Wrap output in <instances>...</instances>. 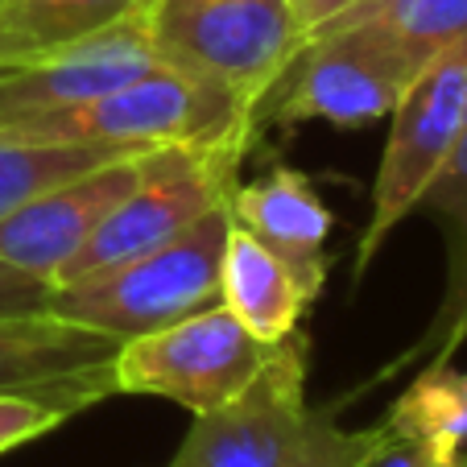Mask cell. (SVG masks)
<instances>
[{"label": "cell", "instance_id": "1", "mask_svg": "<svg viewBox=\"0 0 467 467\" xmlns=\"http://www.w3.org/2000/svg\"><path fill=\"white\" fill-rule=\"evenodd\" d=\"M232 215L228 199L207 215L178 232L174 240L132 256V261L108 265L99 274L79 282L54 285L46 310L67 323H83L108 331L124 344L132 336H150L158 327L191 318L199 310L220 306V269L223 240H228Z\"/></svg>", "mask_w": 467, "mask_h": 467}, {"label": "cell", "instance_id": "2", "mask_svg": "<svg viewBox=\"0 0 467 467\" xmlns=\"http://www.w3.org/2000/svg\"><path fill=\"white\" fill-rule=\"evenodd\" d=\"M0 129L34 137V141L182 145V150H215V145L248 150L256 137L253 112L240 99H232L223 88L174 71L166 62H153L141 79L124 83L91 104L26 116V120L0 124Z\"/></svg>", "mask_w": 467, "mask_h": 467}, {"label": "cell", "instance_id": "3", "mask_svg": "<svg viewBox=\"0 0 467 467\" xmlns=\"http://www.w3.org/2000/svg\"><path fill=\"white\" fill-rule=\"evenodd\" d=\"M410 79L414 71L377 21L336 17L302 37L285 71L261 96L253 124L294 129L306 120H327L339 129H364L393 116Z\"/></svg>", "mask_w": 467, "mask_h": 467}, {"label": "cell", "instance_id": "4", "mask_svg": "<svg viewBox=\"0 0 467 467\" xmlns=\"http://www.w3.org/2000/svg\"><path fill=\"white\" fill-rule=\"evenodd\" d=\"M141 17L153 58L223 88L248 112L302 46L290 0H153Z\"/></svg>", "mask_w": 467, "mask_h": 467}, {"label": "cell", "instance_id": "5", "mask_svg": "<svg viewBox=\"0 0 467 467\" xmlns=\"http://www.w3.org/2000/svg\"><path fill=\"white\" fill-rule=\"evenodd\" d=\"M467 129V37L451 50L434 54L422 71L410 79L406 96L393 108L380 170L368 199V223L356 240L352 282L360 285L368 265L385 248L389 232L414 215L418 194L426 191L447 153L455 150L459 132Z\"/></svg>", "mask_w": 467, "mask_h": 467}, {"label": "cell", "instance_id": "6", "mask_svg": "<svg viewBox=\"0 0 467 467\" xmlns=\"http://www.w3.org/2000/svg\"><path fill=\"white\" fill-rule=\"evenodd\" d=\"M274 348L248 336L228 306L199 310L150 336L124 339L116 352V393L166 397L191 414H207L232 401Z\"/></svg>", "mask_w": 467, "mask_h": 467}, {"label": "cell", "instance_id": "7", "mask_svg": "<svg viewBox=\"0 0 467 467\" xmlns=\"http://www.w3.org/2000/svg\"><path fill=\"white\" fill-rule=\"evenodd\" d=\"M248 150L240 145H215V150H182L170 145L158 158L153 174L96 228V236L67 261L54 285L91 277L108 265L132 261L150 248L174 240L199 215L220 207L240 182V161Z\"/></svg>", "mask_w": 467, "mask_h": 467}, {"label": "cell", "instance_id": "8", "mask_svg": "<svg viewBox=\"0 0 467 467\" xmlns=\"http://www.w3.org/2000/svg\"><path fill=\"white\" fill-rule=\"evenodd\" d=\"M306 372V336L294 331L232 401L194 414L182 447L166 467H274L310 418Z\"/></svg>", "mask_w": 467, "mask_h": 467}, {"label": "cell", "instance_id": "9", "mask_svg": "<svg viewBox=\"0 0 467 467\" xmlns=\"http://www.w3.org/2000/svg\"><path fill=\"white\" fill-rule=\"evenodd\" d=\"M166 150L170 145H150V150L124 153V158L83 170V174L34 194L29 203H21L17 212L0 220V261L54 285L67 261L153 174Z\"/></svg>", "mask_w": 467, "mask_h": 467}, {"label": "cell", "instance_id": "10", "mask_svg": "<svg viewBox=\"0 0 467 467\" xmlns=\"http://www.w3.org/2000/svg\"><path fill=\"white\" fill-rule=\"evenodd\" d=\"M116 336L50 310L0 315V393L37 397L75 418L116 397Z\"/></svg>", "mask_w": 467, "mask_h": 467}, {"label": "cell", "instance_id": "11", "mask_svg": "<svg viewBox=\"0 0 467 467\" xmlns=\"http://www.w3.org/2000/svg\"><path fill=\"white\" fill-rule=\"evenodd\" d=\"M153 62L158 58H153L150 37H145V17L129 13L99 34H88L54 54H42L26 67H9L0 75V124L91 104L124 83L141 79Z\"/></svg>", "mask_w": 467, "mask_h": 467}, {"label": "cell", "instance_id": "12", "mask_svg": "<svg viewBox=\"0 0 467 467\" xmlns=\"http://www.w3.org/2000/svg\"><path fill=\"white\" fill-rule=\"evenodd\" d=\"M414 212L431 215L442 228V240H447V282H442V298L414 344L401 348L377 377H364L360 385L348 389L344 397H331L339 410H348L356 397L397 380L401 372H418V368H426V364H451V356L467 344V129L459 132L455 150L447 153L439 174L418 194Z\"/></svg>", "mask_w": 467, "mask_h": 467}, {"label": "cell", "instance_id": "13", "mask_svg": "<svg viewBox=\"0 0 467 467\" xmlns=\"http://www.w3.org/2000/svg\"><path fill=\"white\" fill-rule=\"evenodd\" d=\"M228 215L236 228L274 248L310 290L323 294L331 269L327 236L336 232V215L302 170L274 166L253 182H236L228 194Z\"/></svg>", "mask_w": 467, "mask_h": 467}, {"label": "cell", "instance_id": "14", "mask_svg": "<svg viewBox=\"0 0 467 467\" xmlns=\"http://www.w3.org/2000/svg\"><path fill=\"white\" fill-rule=\"evenodd\" d=\"M318 294L294 274L290 265L265 248L256 236L232 223L223 240V269H220V306L236 315L253 339L282 344L302 327L310 302Z\"/></svg>", "mask_w": 467, "mask_h": 467}, {"label": "cell", "instance_id": "15", "mask_svg": "<svg viewBox=\"0 0 467 467\" xmlns=\"http://www.w3.org/2000/svg\"><path fill=\"white\" fill-rule=\"evenodd\" d=\"M393 439L418 442L434 467H467V368L426 364L380 418Z\"/></svg>", "mask_w": 467, "mask_h": 467}, {"label": "cell", "instance_id": "16", "mask_svg": "<svg viewBox=\"0 0 467 467\" xmlns=\"http://www.w3.org/2000/svg\"><path fill=\"white\" fill-rule=\"evenodd\" d=\"M129 13L137 0H0V67H26Z\"/></svg>", "mask_w": 467, "mask_h": 467}, {"label": "cell", "instance_id": "17", "mask_svg": "<svg viewBox=\"0 0 467 467\" xmlns=\"http://www.w3.org/2000/svg\"><path fill=\"white\" fill-rule=\"evenodd\" d=\"M137 150H150V145H67L34 141V137H17V132L0 129V220L17 212L21 203H29L34 194Z\"/></svg>", "mask_w": 467, "mask_h": 467}, {"label": "cell", "instance_id": "18", "mask_svg": "<svg viewBox=\"0 0 467 467\" xmlns=\"http://www.w3.org/2000/svg\"><path fill=\"white\" fill-rule=\"evenodd\" d=\"M339 17H372L414 75L467 37V0H360Z\"/></svg>", "mask_w": 467, "mask_h": 467}, {"label": "cell", "instance_id": "19", "mask_svg": "<svg viewBox=\"0 0 467 467\" xmlns=\"http://www.w3.org/2000/svg\"><path fill=\"white\" fill-rule=\"evenodd\" d=\"M339 414L344 410L336 401L310 410L302 434L274 467H368L389 447V431L380 422L364 426V431H348V426L336 422Z\"/></svg>", "mask_w": 467, "mask_h": 467}, {"label": "cell", "instance_id": "20", "mask_svg": "<svg viewBox=\"0 0 467 467\" xmlns=\"http://www.w3.org/2000/svg\"><path fill=\"white\" fill-rule=\"evenodd\" d=\"M67 418L71 414H62V410L50 406V401L0 393V455L26 447V442L42 439V434H50V431H58Z\"/></svg>", "mask_w": 467, "mask_h": 467}, {"label": "cell", "instance_id": "21", "mask_svg": "<svg viewBox=\"0 0 467 467\" xmlns=\"http://www.w3.org/2000/svg\"><path fill=\"white\" fill-rule=\"evenodd\" d=\"M50 282L29 277L21 269L0 261V315H26V310H46L50 302Z\"/></svg>", "mask_w": 467, "mask_h": 467}, {"label": "cell", "instance_id": "22", "mask_svg": "<svg viewBox=\"0 0 467 467\" xmlns=\"http://www.w3.org/2000/svg\"><path fill=\"white\" fill-rule=\"evenodd\" d=\"M290 5H294V17H298V26H302V37H306L310 29H318L323 21L339 17V13L360 5V0H290Z\"/></svg>", "mask_w": 467, "mask_h": 467}, {"label": "cell", "instance_id": "23", "mask_svg": "<svg viewBox=\"0 0 467 467\" xmlns=\"http://www.w3.org/2000/svg\"><path fill=\"white\" fill-rule=\"evenodd\" d=\"M368 467H434V459L426 455L418 442H406V439H393V434H389V447L380 451Z\"/></svg>", "mask_w": 467, "mask_h": 467}, {"label": "cell", "instance_id": "24", "mask_svg": "<svg viewBox=\"0 0 467 467\" xmlns=\"http://www.w3.org/2000/svg\"><path fill=\"white\" fill-rule=\"evenodd\" d=\"M150 5H153V0H137V13H145V9H150Z\"/></svg>", "mask_w": 467, "mask_h": 467}, {"label": "cell", "instance_id": "25", "mask_svg": "<svg viewBox=\"0 0 467 467\" xmlns=\"http://www.w3.org/2000/svg\"><path fill=\"white\" fill-rule=\"evenodd\" d=\"M5 71H9V67H0V75H5Z\"/></svg>", "mask_w": 467, "mask_h": 467}]
</instances>
